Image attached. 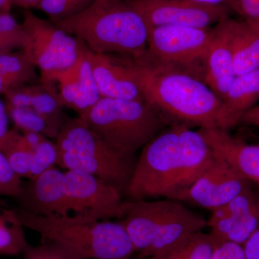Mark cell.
Wrapping results in <instances>:
<instances>
[{
  "label": "cell",
  "instance_id": "cell-33",
  "mask_svg": "<svg viewBox=\"0 0 259 259\" xmlns=\"http://www.w3.org/2000/svg\"><path fill=\"white\" fill-rule=\"evenodd\" d=\"M212 259H245L243 245L224 243L218 245Z\"/></svg>",
  "mask_w": 259,
  "mask_h": 259
},
{
  "label": "cell",
  "instance_id": "cell-36",
  "mask_svg": "<svg viewBox=\"0 0 259 259\" xmlns=\"http://www.w3.org/2000/svg\"><path fill=\"white\" fill-rule=\"evenodd\" d=\"M241 122L246 125H254L259 127V105H255L249 110H248L243 117Z\"/></svg>",
  "mask_w": 259,
  "mask_h": 259
},
{
  "label": "cell",
  "instance_id": "cell-24",
  "mask_svg": "<svg viewBox=\"0 0 259 259\" xmlns=\"http://www.w3.org/2000/svg\"><path fill=\"white\" fill-rule=\"evenodd\" d=\"M0 151L19 177L28 178L33 153L27 147L24 143L23 134L16 127L9 130L1 139Z\"/></svg>",
  "mask_w": 259,
  "mask_h": 259
},
{
  "label": "cell",
  "instance_id": "cell-39",
  "mask_svg": "<svg viewBox=\"0 0 259 259\" xmlns=\"http://www.w3.org/2000/svg\"><path fill=\"white\" fill-rule=\"evenodd\" d=\"M13 0H0V13H10Z\"/></svg>",
  "mask_w": 259,
  "mask_h": 259
},
{
  "label": "cell",
  "instance_id": "cell-16",
  "mask_svg": "<svg viewBox=\"0 0 259 259\" xmlns=\"http://www.w3.org/2000/svg\"><path fill=\"white\" fill-rule=\"evenodd\" d=\"M213 157L222 161L259 186V146L249 145L230 135L228 131L199 128Z\"/></svg>",
  "mask_w": 259,
  "mask_h": 259
},
{
  "label": "cell",
  "instance_id": "cell-31",
  "mask_svg": "<svg viewBox=\"0 0 259 259\" xmlns=\"http://www.w3.org/2000/svg\"><path fill=\"white\" fill-rule=\"evenodd\" d=\"M23 185L21 177L13 171L0 151V197L18 199L21 193Z\"/></svg>",
  "mask_w": 259,
  "mask_h": 259
},
{
  "label": "cell",
  "instance_id": "cell-9",
  "mask_svg": "<svg viewBox=\"0 0 259 259\" xmlns=\"http://www.w3.org/2000/svg\"><path fill=\"white\" fill-rule=\"evenodd\" d=\"M64 175L72 215L95 221L120 219L124 202L115 187L84 172L68 170Z\"/></svg>",
  "mask_w": 259,
  "mask_h": 259
},
{
  "label": "cell",
  "instance_id": "cell-17",
  "mask_svg": "<svg viewBox=\"0 0 259 259\" xmlns=\"http://www.w3.org/2000/svg\"><path fill=\"white\" fill-rule=\"evenodd\" d=\"M180 169L175 182L171 199L193 185L214 161L212 152L199 132L181 124L180 131Z\"/></svg>",
  "mask_w": 259,
  "mask_h": 259
},
{
  "label": "cell",
  "instance_id": "cell-18",
  "mask_svg": "<svg viewBox=\"0 0 259 259\" xmlns=\"http://www.w3.org/2000/svg\"><path fill=\"white\" fill-rule=\"evenodd\" d=\"M210 234L218 244L233 243L243 245L259 228V209L243 213L225 206L212 211L207 221Z\"/></svg>",
  "mask_w": 259,
  "mask_h": 259
},
{
  "label": "cell",
  "instance_id": "cell-29",
  "mask_svg": "<svg viewBox=\"0 0 259 259\" xmlns=\"http://www.w3.org/2000/svg\"><path fill=\"white\" fill-rule=\"evenodd\" d=\"M60 150L56 143L46 139L32 153L31 166L28 178L34 180L44 172L55 167L59 161Z\"/></svg>",
  "mask_w": 259,
  "mask_h": 259
},
{
  "label": "cell",
  "instance_id": "cell-8",
  "mask_svg": "<svg viewBox=\"0 0 259 259\" xmlns=\"http://www.w3.org/2000/svg\"><path fill=\"white\" fill-rule=\"evenodd\" d=\"M22 26L30 42L25 51L40 69V79L68 69L82 51V41L30 10H24Z\"/></svg>",
  "mask_w": 259,
  "mask_h": 259
},
{
  "label": "cell",
  "instance_id": "cell-21",
  "mask_svg": "<svg viewBox=\"0 0 259 259\" xmlns=\"http://www.w3.org/2000/svg\"><path fill=\"white\" fill-rule=\"evenodd\" d=\"M233 66L236 76L259 68V27L233 20Z\"/></svg>",
  "mask_w": 259,
  "mask_h": 259
},
{
  "label": "cell",
  "instance_id": "cell-41",
  "mask_svg": "<svg viewBox=\"0 0 259 259\" xmlns=\"http://www.w3.org/2000/svg\"><path fill=\"white\" fill-rule=\"evenodd\" d=\"M125 259H143L141 258H140L139 255L137 254H134V255H132V256L129 257V258H125Z\"/></svg>",
  "mask_w": 259,
  "mask_h": 259
},
{
  "label": "cell",
  "instance_id": "cell-13",
  "mask_svg": "<svg viewBox=\"0 0 259 259\" xmlns=\"http://www.w3.org/2000/svg\"><path fill=\"white\" fill-rule=\"evenodd\" d=\"M84 53L91 64L102 97L121 100H145L130 56L97 54L84 44Z\"/></svg>",
  "mask_w": 259,
  "mask_h": 259
},
{
  "label": "cell",
  "instance_id": "cell-38",
  "mask_svg": "<svg viewBox=\"0 0 259 259\" xmlns=\"http://www.w3.org/2000/svg\"><path fill=\"white\" fill-rule=\"evenodd\" d=\"M42 0H13V6L23 8L24 10H30L31 8H36L37 5Z\"/></svg>",
  "mask_w": 259,
  "mask_h": 259
},
{
  "label": "cell",
  "instance_id": "cell-20",
  "mask_svg": "<svg viewBox=\"0 0 259 259\" xmlns=\"http://www.w3.org/2000/svg\"><path fill=\"white\" fill-rule=\"evenodd\" d=\"M259 100V68L236 76L222 100L227 129L241 122L243 115Z\"/></svg>",
  "mask_w": 259,
  "mask_h": 259
},
{
  "label": "cell",
  "instance_id": "cell-11",
  "mask_svg": "<svg viewBox=\"0 0 259 259\" xmlns=\"http://www.w3.org/2000/svg\"><path fill=\"white\" fill-rule=\"evenodd\" d=\"M40 82L63 107L79 114L90 110L102 98L94 77L84 44L77 60L68 69L40 78Z\"/></svg>",
  "mask_w": 259,
  "mask_h": 259
},
{
  "label": "cell",
  "instance_id": "cell-5",
  "mask_svg": "<svg viewBox=\"0 0 259 259\" xmlns=\"http://www.w3.org/2000/svg\"><path fill=\"white\" fill-rule=\"evenodd\" d=\"M118 222L127 231L136 254L143 259L207 226V220L184 202L167 198L124 202Z\"/></svg>",
  "mask_w": 259,
  "mask_h": 259
},
{
  "label": "cell",
  "instance_id": "cell-26",
  "mask_svg": "<svg viewBox=\"0 0 259 259\" xmlns=\"http://www.w3.org/2000/svg\"><path fill=\"white\" fill-rule=\"evenodd\" d=\"M26 32L10 13H0V55L29 47Z\"/></svg>",
  "mask_w": 259,
  "mask_h": 259
},
{
  "label": "cell",
  "instance_id": "cell-15",
  "mask_svg": "<svg viewBox=\"0 0 259 259\" xmlns=\"http://www.w3.org/2000/svg\"><path fill=\"white\" fill-rule=\"evenodd\" d=\"M233 19H223L213 27V35L204 58L203 81L221 101L234 81Z\"/></svg>",
  "mask_w": 259,
  "mask_h": 259
},
{
  "label": "cell",
  "instance_id": "cell-14",
  "mask_svg": "<svg viewBox=\"0 0 259 259\" xmlns=\"http://www.w3.org/2000/svg\"><path fill=\"white\" fill-rule=\"evenodd\" d=\"M20 208L44 217L72 215L65 175L56 167L23 184L18 199Z\"/></svg>",
  "mask_w": 259,
  "mask_h": 259
},
{
  "label": "cell",
  "instance_id": "cell-12",
  "mask_svg": "<svg viewBox=\"0 0 259 259\" xmlns=\"http://www.w3.org/2000/svg\"><path fill=\"white\" fill-rule=\"evenodd\" d=\"M250 182L226 163L214 158L198 180L175 200L212 211L229 202L250 187Z\"/></svg>",
  "mask_w": 259,
  "mask_h": 259
},
{
  "label": "cell",
  "instance_id": "cell-43",
  "mask_svg": "<svg viewBox=\"0 0 259 259\" xmlns=\"http://www.w3.org/2000/svg\"><path fill=\"white\" fill-rule=\"evenodd\" d=\"M0 214H1V212H0Z\"/></svg>",
  "mask_w": 259,
  "mask_h": 259
},
{
  "label": "cell",
  "instance_id": "cell-28",
  "mask_svg": "<svg viewBox=\"0 0 259 259\" xmlns=\"http://www.w3.org/2000/svg\"><path fill=\"white\" fill-rule=\"evenodd\" d=\"M95 0H42L35 9L46 13L51 21H58L82 13Z\"/></svg>",
  "mask_w": 259,
  "mask_h": 259
},
{
  "label": "cell",
  "instance_id": "cell-25",
  "mask_svg": "<svg viewBox=\"0 0 259 259\" xmlns=\"http://www.w3.org/2000/svg\"><path fill=\"white\" fill-rule=\"evenodd\" d=\"M8 117L15 127L22 132L38 133L48 139H56L59 131L41 115L28 107H15L5 105Z\"/></svg>",
  "mask_w": 259,
  "mask_h": 259
},
{
  "label": "cell",
  "instance_id": "cell-23",
  "mask_svg": "<svg viewBox=\"0 0 259 259\" xmlns=\"http://www.w3.org/2000/svg\"><path fill=\"white\" fill-rule=\"evenodd\" d=\"M219 245L210 233H192L163 248L148 259H212Z\"/></svg>",
  "mask_w": 259,
  "mask_h": 259
},
{
  "label": "cell",
  "instance_id": "cell-27",
  "mask_svg": "<svg viewBox=\"0 0 259 259\" xmlns=\"http://www.w3.org/2000/svg\"><path fill=\"white\" fill-rule=\"evenodd\" d=\"M29 243L25 237L24 227L10 222L0 214V255L18 256L23 255Z\"/></svg>",
  "mask_w": 259,
  "mask_h": 259
},
{
  "label": "cell",
  "instance_id": "cell-32",
  "mask_svg": "<svg viewBox=\"0 0 259 259\" xmlns=\"http://www.w3.org/2000/svg\"><path fill=\"white\" fill-rule=\"evenodd\" d=\"M225 5L244 21L259 27V0H226Z\"/></svg>",
  "mask_w": 259,
  "mask_h": 259
},
{
  "label": "cell",
  "instance_id": "cell-40",
  "mask_svg": "<svg viewBox=\"0 0 259 259\" xmlns=\"http://www.w3.org/2000/svg\"><path fill=\"white\" fill-rule=\"evenodd\" d=\"M197 3H202V4L209 5H225L226 0H194Z\"/></svg>",
  "mask_w": 259,
  "mask_h": 259
},
{
  "label": "cell",
  "instance_id": "cell-22",
  "mask_svg": "<svg viewBox=\"0 0 259 259\" xmlns=\"http://www.w3.org/2000/svg\"><path fill=\"white\" fill-rule=\"evenodd\" d=\"M37 67L25 50L0 55V94L28 83H40Z\"/></svg>",
  "mask_w": 259,
  "mask_h": 259
},
{
  "label": "cell",
  "instance_id": "cell-4",
  "mask_svg": "<svg viewBox=\"0 0 259 259\" xmlns=\"http://www.w3.org/2000/svg\"><path fill=\"white\" fill-rule=\"evenodd\" d=\"M79 117L114 152L128 158L137 157L140 149L173 124L146 100L102 97Z\"/></svg>",
  "mask_w": 259,
  "mask_h": 259
},
{
  "label": "cell",
  "instance_id": "cell-7",
  "mask_svg": "<svg viewBox=\"0 0 259 259\" xmlns=\"http://www.w3.org/2000/svg\"><path fill=\"white\" fill-rule=\"evenodd\" d=\"M213 28L163 25L149 29L148 58L154 64L183 70L203 80L204 58Z\"/></svg>",
  "mask_w": 259,
  "mask_h": 259
},
{
  "label": "cell",
  "instance_id": "cell-19",
  "mask_svg": "<svg viewBox=\"0 0 259 259\" xmlns=\"http://www.w3.org/2000/svg\"><path fill=\"white\" fill-rule=\"evenodd\" d=\"M4 95L5 105L31 109L44 117L54 128L60 131L64 118L63 107L41 82L23 85Z\"/></svg>",
  "mask_w": 259,
  "mask_h": 259
},
{
  "label": "cell",
  "instance_id": "cell-1",
  "mask_svg": "<svg viewBox=\"0 0 259 259\" xmlns=\"http://www.w3.org/2000/svg\"><path fill=\"white\" fill-rule=\"evenodd\" d=\"M146 101L172 123L226 130L223 102L197 76L130 56Z\"/></svg>",
  "mask_w": 259,
  "mask_h": 259
},
{
  "label": "cell",
  "instance_id": "cell-37",
  "mask_svg": "<svg viewBox=\"0 0 259 259\" xmlns=\"http://www.w3.org/2000/svg\"><path fill=\"white\" fill-rule=\"evenodd\" d=\"M9 117L7 112L5 104L0 100V141L9 131L8 129Z\"/></svg>",
  "mask_w": 259,
  "mask_h": 259
},
{
  "label": "cell",
  "instance_id": "cell-34",
  "mask_svg": "<svg viewBox=\"0 0 259 259\" xmlns=\"http://www.w3.org/2000/svg\"><path fill=\"white\" fill-rule=\"evenodd\" d=\"M243 247L245 259H259V228Z\"/></svg>",
  "mask_w": 259,
  "mask_h": 259
},
{
  "label": "cell",
  "instance_id": "cell-3",
  "mask_svg": "<svg viewBox=\"0 0 259 259\" xmlns=\"http://www.w3.org/2000/svg\"><path fill=\"white\" fill-rule=\"evenodd\" d=\"M97 54L141 59L148 55L149 28L129 0H95L88 9L71 18L51 21Z\"/></svg>",
  "mask_w": 259,
  "mask_h": 259
},
{
  "label": "cell",
  "instance_id": "cell-6",
  "mask_svg": "<svg viewBox=\"0 0 259 259\" xmlns=\"http://www.w3.org/2000/svg\"><path fill=\"white\" fill-rule=\"evenodd\" d=\"M180 125L168 126L141 150L126 192L131 200L171 198L180 169Z\"/></svg>",
  "mask_w": 259,
  "mask_h": 259
},
{
  "label": "cell",
  "instance_id": "cell-35",
  "mask_svg": "<svg viewBox=\"0 0 259 259\" xmlns=\"http://www.w3.org/2000/svg\"><path fill=\"white\" fill-rule=\"evenodd\" d=\"M47 139L44 135L35 132H25L23 133V139L24 143L26 145L29 150L34 152L42 141Z\"/></svg>",
  "mask_w": 259,
  "mask_h": 259
},
{
  "label": "cell",
  "instance_id": "cell-10",
  "mask_svg": "<svg viewBox=\"0 0 259 259\" xmlns=\"http://www.w3.org/2000/svg\"><path fill=\"white\" fill-rule=\"evenodd\" d=\"M142 15L148 28L182 25L210 28L229 17L226 5H209L194 0H129Z\"/></svg>",
  "mask_w": 259,
  "mask_h": 259
},
{
  "label": "cell",
  "instance_id": "cell-2",
  "mask_svg": "<svg viewBox=\"0 0 259 259\" xmlns=\"http://www.w3.org/2000/svg\"><path fill=\"white\" fill-rule=\"evenodd\" d=\"M1 211L10 222L36 232L44 241L58 243L83 259H125L136 254L127 231L118 221L78 215L44 217L20 207Z\"/></svg>",
  "mask_w": 259,
  "mask_h": 259
},
{
  "label": "cell",
  "instance_id": "cell-30",
  "mask_svg": "<svg viewBox=\"0 0 259 259\" xmlns=\"http://www.w3.org/2000/svg\"><path fill=\"white\" fill-rule=\"evenodd\" d=\"M23 255L24 259H83L58 243L49 241L34 246L29 244Z\"/></svg>",
  "mask_w": 259,
  "mask_h": 259
},
{
  "label": "cell",
  "instance_id": "cell-42",
  "mask_svg": "<svg viewBox=\"0 0 259 259\" xmlns=\"http://www.w3.org/2000/svg\"><path fill=\"white\" fill-rule=\"evenodd\" d=\"M97 1L105 2V3H110V2L123 1V0H97Z\"/></svg>",
  "mask_w": 259,
  "mask_h": 259
}]
</instances>
